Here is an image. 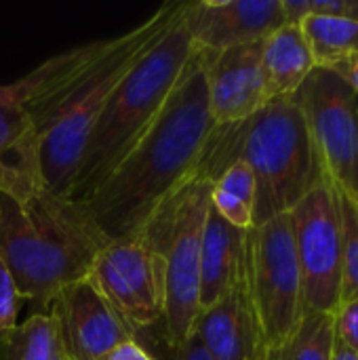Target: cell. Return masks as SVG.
Segmentation results:
<instances>
[{
    "label": "cell",
    "mask_w": 358,
    "mask_h": 360,
    "mask_svg": "<svg viewBox=\"0 0 358 360\" xmlns=\"http://www.w3.org/2000/svg\"><path fill=\"white\" fill-rule=\"evenodd\" d=\"M209 53L196 49L160 114L101 186L80 202L110 238L141 236L165 207L205 171L217 129L209 108Z\"/></svg>",
    "instance_id": "obj_1"
},
{
    "label": "cell",
    "mask_w": 358,
    "mask_h": 360,
    "mask_svg": "<svg viewBox=\"0 0 358 360\" xmlns=\"http://www.w3.org/2000/svg\"><path fill=\"white\" fill-rule=\"evenodd\" d=\"M110 238L89 211L46 188L27 202L0 194V259L21 300L49 310L53 297L89 276L97 253Z\"/></svg>",
    "instance_id": "obj_2"
},
{
    "label": "cell",
    "mask_w": 358,
    "mask_h": 360,
    "mask_svg": "<svg viewBox=\"0 0 358 360\" xmlns=\"http://www.w3.org/2000/svg\"><path fill=\"white\" fill-rule=\"evenodd\" d=\"M234 160H245L255 177L253 226L289 213L327 179L293 97L266 103L245 122L215 129L205 171L215 179Z\"/></svg>",
    "instance_id": "obj_3"
},
{
    "label": "cell",
    "mask_w": 358,
    "mask_h": 360,
    "mask_svg": "<svg viewBox=\"0 0 358 360\" xmlns=\"http://www.w3.org/2000/svg\"><path fill=\"white\" fill-rule=\"evenodd\" d=\"M184 11L112 93L82 150L70 198L84 202L133 150L181 80L196 51Z\"/></svg>",
    "instance_id": "obj_4"
},
{
    "label": "cell",
    "mask_w": 358,
    "mask_h": 360,
    "mask_svg": "<svg viewBox=\"0 0 358 360\" xmlns=\"http://www.w3.org/2000/svg\"><path fill=\"white\" fill-rule=\"evenodd\" d=\"M184 2H167L137 27L110 38L106 53L61 97L40 131V169L49 192L70 198L82 150L99 114L131 68L177 19Z\"/></svg>",
    "instance_id": "obj_5"
},
{
    "label": "cell",
    "mask_w": 358,
    "mask_h": 360,
    "mask_svg": "<svg viewBox=\"0 0 358 360\" xmlns=\"http://www.w3.org/2000/svg\"><path fill=\"white\" fill-rule=\"evenodd\" d=\"M211 186L213 177L203 171L141 234L165 264L162 335L169 346L186 344L200 314V247L211 209Z\"/></svg>",
    "instance_id": "obj_6"
},
{
    "label": "cell",
    "mask_w": 358,
    "mask_h": 360,
    "mask_svg": "<svg viewBox=\"0 0 358 360\" xmlns=\"http://www.w3.org/2000/svg\"><path fill=\"white\" fill-rule=\"evenodd\" d=\"M245 291L268 360H279L306 312L289 213L247 230Z\"/></svg>",
    "instance_id": "obj_7"
},
{
    "label": "cell",
    "mask_w": 358,
    "mask_h": 360,
    "mask_svg": "<svg viewBox=\"0 0 358 360\" xmlns=\"http://www.w3.org/2000/svg\"><path fill=\"white\" fill-rule=\"evenodd\" d=\"M135 333L162 325L165 264L146 236L108 240L87 276Z\"/></svg>",
    "instance_id": "obj_8"
},
{
    "label": "cell",
    "mask_w": 358,
    "mask_h": 360,
    "mask_svg": "<svg viewBox=\"0 0 358 360\" xmlns=\"http://www.w3.org/2000/svg\"><path fill=\"white\" fill-rule=\"evenodd\" d=\"M293 243L304 287V310L335 314L342 302V224L327 177L291 211Z\"/></svg>",
    "instance_id": "obj_9"
},
{
    "label": "cell",
    "mask_w": 358,
    "mask_h": 360,
    "mask_svg": "<svg viewBox=\"0 0 358 360\" xmlns=\"http://www.w3.org/2000/svg\"><path fill=\"white\" fill-rule=\"evenodd\" d=\"M327 177L358 192V97L331 70L314 68L293 95Z\"/></svg>",
    "instance_id": "obj_10"
},
{
    "label": "cell",
    "mask_w": 358,
    "mask_h": 360,
    "mask_svg": "<svg viewBox=\"0 0 358 360\" xmlns=\"http://www.w3.org/2000/svg\"><path fill=\"white\" fill-rule=\"evenodd\" d=\"M34 89V70L0 84V194L15 202H27L44 190L40 133L32 112Z\"/></svg>",
    "instance_id": "obj_11"
},
{
    "label": "cell",
    "mask_w": 358,
    "mask_h": 360,
    "mask_svg": "<svg viewBox=\"0 0 358 360\" xmlns=\"http://www.w3.org/2000/svg\"><path fill=\"white\" fill-rule=\"evenodd\" d=\"M59 329L70 360H101L131 340V329L89 278L61 289L46 310Z\"/></svg>",
    "instance_id": "obj_12"
},
{
    "label": "cell",
    "mask_w": 358,
    "mask_h": 360,
    "mask_svg": "<svg viewBox=\"0 0 358 360\" xmlns=\"http://www.w3.org/2000/svg\"><path fill=\"white\" fill-rule=\"evenodd\" d=\"M186 27L196 49L219 53L260 42L285 25L281 0H186Z\"/></svg>",
    "instance_id": "obj_13"
},
{
    "label": "cell",
    "mask_w": 358,
    "mask_h": 360,
    "mask_svg": "<svg viewBox=\"0 0 358 360\" xmlns=\"http://www.w3.org/2000/svg\"><path fill=\"white\" fill-rule=\"evenodd\" d=\"M209 108L217 127L245 122L266 103L262 72V40L209 53L207 61Z\"/></svg>",
    "instance_id": "obj_14"
},
{
    "label": "cell",
    "mask_w": 358,
    "mask_h": 360,
    "mask_svg": "<svg viewBox=\"0 0 358 360\" xmlns=\"http://www.w3.org/2000/svg\"><path fill=\"white\" fill-rule=\"evenodd\" d=\"M194 335L213 360H268L243 281L217 304L200 310Z\"/></svg>",
    "instance_id": "obj_15"
},
{
    "label": "cell",
    "mask_w": 358,
    "mask_h": 360,
    "mask_svg": "<svg viewBox=\"0 0 358 360\" xmlns=\"http://www.w3.org/2000/svg\"><path fill=\"white\" fill-rule=\"evenodd\" d=\"M247 230L234 228L209 209L200 247V310L226 297L245 276Z\"/></svg>",
    "instance_id": "obj_16"
},
{
    "label": "cell",
    "mask_w": 358,
    "mask_h": 360,
    "mask_svg": "<svg viewBox=\"0 0 358 360\" xmlns=\"http://www.w3.org/2000/svg\"><path fill=\"white\" fill-rule=\"evenodd\" d=\"M317 68L300 25L285 23L262 40V72L268 103L298 93Z\"/></svg>",
    "instance_id": "obj_17"
},
{
    "label": "cell",
    "mask_w": 358,
    "mask_h": 360,
    "mask_svg": "<svg viewBox=\"0 0 358 360\" xmlns=\"http://www.w3.org/2000/svg\"><path fill=\"white\" fill-rule=\"evenodd\" d=\"M211 207L228 224L241 230L253 228L255 177L245 160L230 162L211 186Z\"/></svg>",
    "instance_id": "obj_18"
},
{
    "label": "cell",
    "mask_w": 358,
    "mask_h": 360,
    "mask_svg": "<svg viewBox=\"0 0 358 360\" xmlns=\"http://www.w3.org/2000/svg\"><path fill=\"white\" fill-rule=\"evenodd\" d=\"M302 34L310 46L317 68H329L358 55V21L348 17H306Z\"/></svg>",
    "instance_id": "obj_19"
},
{
    "label": "cell",
    "mask_w": 358,
    "mask_h": 360,
    "mask_svg": "<svg viewBox=\"0 0 358 360\" xmlns=\"http://www.w3.org/2000/svg\"><path fill=\"white\" fill-rule=\"evenodd\" d=\"M0 360H70L61 344L55 319L49 312H36L0 344Z\"/></svg>",
    "instance_id": "obj_20"
},
{
    "label": "cell",
    "mask_w": 358,
    "mask_h": 360,
    "mask_svg": "<svg viewBox=\"0 0 358 360\" xmlns=\"http://www.w3.org/2000/svg\"><path fill=\"white\" fill-rule=\"evenodd\" d=\"M335 319L329 312L306 310L304 319L279 360H333Z\"/></svg>",
    "instance_id": "obj_21"
},
{
    "label": "cell",
    "mask_w": 358,
    "mask_h": 360,
    "mask_svg": "<svg viewBox=\"0 0 358 360\" xmlns=\"http://www.w3.org/2000/svg\"><path fill=\"white\" fill-rule=\"evenodd\" d=\"M342 224V302L358 300V202L335 186Z\"/></svg>",
    "instance_id": "obj_22"
},
{
    "label": "cell",
    "mask_w": 358,
    "mask_h": 360,
    "mask_svg": "<svg viewBox=\"0 0 358 360\" xmlns=\"http://www.w3.org/2000/svg\"><path fill=\"white\" fill-rule=\"evenodd\" d=\"M21 297L17 293L15 281L6 268V264L0 259V344L6 342L13 331L17 329V312L21 308Z\"/></svg>",
    "instance_id": "obj_23"
},
{
    "label": "cell",
    "mask_w": 358,
    "mask_h": 360,
    "mask_svg": "<svg viewBox=\"0 0 358 360\" xmlns=\"http://www.w3.org/2000/svg\"><path fill=\"white\" fill-rule=\"evenodd\" d=\"M333 319H335V338L358 354V300L340 304Z\"/></svg>",
    "instance_id": "obj_24"
},
{
    "label": "cell",
    "mask_w": 358,
    "mask_h": 360,
    "mask_svg": "<svg viewBox=\"0 0 358 360\" xmlns=\"http://www.w3.org/2000/svg\"><path fill=\"white\" fill-rule=\"evenodd\" d=\"M160 338H162V350H156V354H152L156 360H213L194 333L181 346H169L165 335H160Z\"/></svg>",
    "instance_id": "obj_25"
},
{
    "label": "cell",
    "mask_w": 358,
    "mask_h": 360,
    "mask_svg": "<svg viewBox=\"0 0 358 360\" xmlns=\"http://www.w3.org/2000/svg\"><path fill=\"white\" fill-rule=\"evenodd\" d=\"M101 360H156L152 356L150 350H146L135 338L122 342L120 346H116L108 356H103Z\"/></svg>",
    "instance_id": "obj_26"
},
{
    "label": "cell",
    "mask_w": 358,
    "mask_h": 360,
    "mask_svg": "<svg viewBox=\"0 0 358 360\" xmlns=\"http://www.w3.org/2000/svg\"><path fill=\"white\" fill-rule=\"evenodd\" d=\"M325 70H331L333 74H338L357 93L358 97V55H352V57H348L344 61H338V63H333V65H329Z\"/></svg>",
    "instance_id": "obj_27"
},
{
    "label": "cell",
    "mask_w": 358,
    "mask_h": 360,
    "mask_svg": "<svg viewBox=\"0 0 358 360\" xmlns=\"http://www.w3.org/2000/svg\"><path fill=\"white\" fill-rule=\"evenodd\" d=\"M333 360H358L357 352H352L348 346H344L338 338H335V350H333Z\"/></svg>",
    "instance_id": "obj_28"
},
{
    "label": "cell",
    "mask_w": 358,
    "mask_h": 360,
    "mask_svg": "<svg viewBox=\"0 0 358 360\" xmlns=\"http://www.w3.org/2000/svg\"><path fill=\"white\" fill-rule=\"evenodd\" d=\"M352 198H354V200H357V202H358V192H357V194H354V196H352Z\"/></svg>",
    "instance_id": "obj_29"
}]
</instances>
